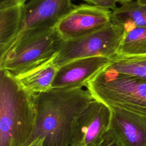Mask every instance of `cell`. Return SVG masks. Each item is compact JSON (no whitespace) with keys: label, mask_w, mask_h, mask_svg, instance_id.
<instances>
[{"label":"cell","mask_w":146,"mask_h":146,"mask_svg":"<svg viewBox=\"0 0 146 146\" xmlns=\"http://www.w3.org/2000/svg\"><path fill=\"white\" fill-rule=\"evenodd\" d=\"M87 146H121L115 134L109 129L101 138Z\"/></svg>","instance_id":"obj_16"},{"label":"cell","mask_w":146,"mask_h":146,"mask_svg":"<svg viewBox=\"0 0 146 146\" xmlns=\"http://www.w3.org/2000/svg\"><path fill=\"white\" fill-rule=\"evenodd\" d=\"M117 54L138 55L146 54V26L125 31Z\"/></svg>","instance_id":"obj_15"},{"label":"cell","mask_w":146,"mask_h":146,"mask_svg":"<svg viewBox=\"0 0 146 146\" xmlns=\"http://www.w3.org/2000/svg\"><path fill=\"white\" fill-rule=\"evenodd\" d=\"M111 108L93 100L79 117L70 146H87L101 138L109 129Z\"/></svg>","instance_id":"obj_8"},{"label":"cell","mask_w":146,"mask_h":146,"mask_svg":"<svg viewBox=\"0 0 146 146\" xmlns=\"http://www.w3.org/2000/svg\"><path fill=\"white\" fill-rule=\"evenodd\" d=\"M90 4L102 7L108 10H113L116 7V3L121 4L133 1V0H82Z\"/></svg>","instance_id":"obj_17"},{"label":"cell","mask_w":146,"mask_h":146,"mask_svg":"<svg viewBox=\"0 0 146 146\" xmlns=\"http://www.w3.org/2000/svg\"><path fill=\"white\" fill-rule=\"evenodd\" d=\"M111 108L110 129L121 146H146V119L132 113Z\"/></svg>","instance_id":"obj_10"},{"label":"cell","mask_w":146,"mask_h":146,"mask_svg":"<svg viewBox=\"0 0 146 146\" xmlns=\"http://www.w3.org/2000/svg\"><path fill=\"white\" fill-rule=\"evenodd\" d=\"M111 58L92 56L77 59L58 67L52 88H75L88 83L109 64Z\"/></svg>","instance_id":"obj_9"},{"label":"cell","mask_w":146,"mask_h":146,"mask_svg":"<svg viewBox=\"0 0 146 146\" xmlns=\"http://www.w3.org/2000/svg\"><path fill=\"white\" fill-rule=\"evenodd\" d=\"M112 22L122 26L125 31L146 26V6L136 1L121 4L111 11Z\"/></svg>","instance_id":"obj_13"},{"label":"cell","mask_w":146,"mask_h":146,"mask_svg":"<svg viewBox=\"0 0 146 146\" xmlns=\"http://www.w3.org/2000/svg\"><path fill=\"white\" fill-rule=\"evenodd\" d=\"M74 6L71 0H29L23 5L21 29L13 44L54 29Z\"/></svg>","instance_id":"obj_6"},{"label":"cell","mask_w":146,"mask_h":146,"mask_svg":"<svg viewBox=\"0 0 146 146\" xmlns=\"http://www.w3.org/2000/svg\"><path fill=\"white\" fill-rule=\"evenodd\" d=\"M51 59L15 78L29 92L35 95L46 92L52 88V84L58 67Z\"/></svg>","instance_id":"obj_12"},{"label":"cell","mask_w":146,"mask_h":146,"mask_svg":"<svg viewBox=\"0 0 146 146\" xmlns=\"http://www.w3.org/2000/svg\"><path fill=\"white\" fill-rule=\"evenodd\" d=\"M13 1L15 2H18V3H25L27 1H28L29 0H13Z\"/></svg>","instance_id":"obj_20"},{"label":"cell","mask_w":146,"mask_h":146,"mask_svg":"<svg viewBox=\"0 0 146 146\" xmlns=\"http://www.w3.org/2000/svg\"><path fill=\"white\" fill-rule=\"evenodd\" d=\"M34 95L0 69V146H24L36 124Z\"/></svg>","instance_id":"obj_2"},{"label":"cell","mask_w":146,"mask_h":146,"mask_svg":"<svg viewBox=\"0 0 146 146\" xmlns=\"http://www.w3.org/2000/svg\"><path fill=\"white\" fill-rule=\"evenodd\" d=\"M139 4L144 6H146V0H136Z\"/></svg>","instance_id":"obj_19"},{"label":"cell","mask_w":146,"mask_h":146,"mask_svg":"<svg viewBox=\"0 0 146 146\" xmlns=\"http://www.w3.org/2000/svg\"><path fill=\"white\" fill-rule=\"evenodd\" d=\"M119 74L146 80V54L124 55L116 54L106 67Z\"/></svg>","instance_id":"obj_14"},{"label":"cell","mask_w":146,"mask_h":146,"mask_svg":"<svg viewBox=\"0 0 146 146\" xmlns=\"http://www.w3.org/2000/svg\"><path fill=\"white\" fill-rule=\"evenodd\" d=\"M63 40L55 28L19 39L0 56V69L16 78L53 59Z\"/></svg>","instance_id":"obj_4"},{"label":"cell","mask_w":146,"mask_h":146,"mask_svg":"<svg viewBox=\"0 0 146 146\" xmlns=\"http://www.w3.org/2000/svg\"><path fill=\"white\" fill-rule=\"evenodd\" d=\"M24 4L13 0H1L0 56L6 52L18 35L22 26Z\"/></svg>","instance_id":"obj_11"},{"label":"cell","mask_w":146,"mask_h":146,"mask_svg":"<svg viewBox=\"0 0 146 146\" xmlns=\"http://www.w3.org/2000/svg\"><path fill=\"white\" fill-rule=\"evenodd\" d=\"M86 87L94 100L146 119V80L106 67Z\"/></svg>","instance_id":"obj_3"},{"label":"cell","mask_w":146,"mask_h":146,"mask_svg":"<svg viewBox=\"0 0 146 146\" xmlns=\"http://www.w3.org/2000/svg\"><path fill=\"white\" fill-rule=\"evenodd\" d=\"M124 32L122 26L111 22L107 26L86 35L63 40L52 62L59 67L83 58L100 56L111 58L117 54Z\"/></svg>","instance_id":"obj_5"},{"label":"cell","mask_w":146,"mask_h":146,"mask_svg":"<svg viewBox=\"0 0 146 146\" xmlns=\"http://www.w3.org/2000/svg\"><path fill=\"white\" fill-rule=\"evenodd\" d=\"M34 97L36 124L27 143L40 137L43 146H70L79 117L94 100L89 91L53 88Z\"/></svg>","instance_id":"obj_1"},{"label":"cell","mask_w":146,"mask_h":146,"mask_svg":"<svg viewBox=\"0 0 146 146\" xmlns=\"http://www.w3.org/2000/svg\"><path fill=\"white\" fill-rule=\"evenodd\" d=\"M44 139L43 137H38L26 144L24 146H43Z\"/></svg>","instance_id":"obj_18"},{"label":"cell","mask_w":146,"mask_h":146,"mask_svg":"<svg viewBox=\"0 0 146 146\" xmlns=\"http://www.w3.org/2000/svg\"><path fill=\"white\" fill-rule=\"evenodd\" d=\"M112 22L111 11L96 5H74L55 29L63 40L78 38L98 31Z\"/></svg>","instance_id":"obj_7"}]
</instances>
